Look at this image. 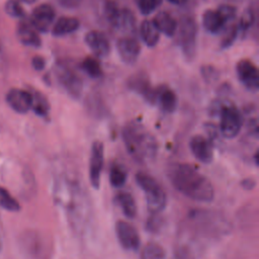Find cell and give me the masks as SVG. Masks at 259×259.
Masks as SVG:
<instances>
[{
  "label": "cell",
  "instance_id": "1",
  "mask_svg": "<svg viewBox=\"0 0 259 259\" xmlns=\"http://www.w3.org/2000/svg\"><path fill=\"white\" fill-rule=\"evenodd\" d=\"M167 177L178 192L192 200L210 202L214 197L211 182L190 164L178 162L169 164Z\"/></svg>",
  "mask_w": 259,
  "mask_h": 259
},
{
  "label": "cell",
  "instance_id": "2",
  "mask_svg": "<svg viewBox=\"0 0 259 259\" xmlns=\"http://www.w3.org/2000/svg\"><path fill=\"white\" fill-rule=\"evenodd\" d=\"M125 149L130 156L139 163L155 159L158 152L156 138L139 121H128L121 132Z\"/></svg>",
  "mask_w": 259,
  "mask_h": 259
},
{
  "label": "cell",
  "instance_id": "3",
  "mask_svg": "<svg viewBox=\"0 0 259 259\" xmlns=\"http://www.w3.org/2000/svg\"><path fill=\"white\" fill-rule=\"evenodd\" d=\"M19 246L29 259H51L54 254L52 238L37 230L24 231L19 237Z\"/></svg>",
  "mask_w": 259,
  "mask_h": 259
},
{
  "label": "cell",
  "instance_id": "4",
  "mask_svg": "<svg viewBox=\"0 0 259 259\" xmlns=\"http://www.w3.org/2000/svg\"><path fill=\"white\" fill-rule=\"evenodd\" d=\"M136 182L146 195L147 206L151 213H160L166 206L167 197L158 181L151 175L139 171L136 174Z\"/></svg>",
  "mask_w": 259,
  "mask_h": 259
},
{
  "label": "cell",
  "instance_id": "5",
  "mask_svg": "<svg viewBox=\"0 0 259 259\" xmlns=\"http://www.w3.org/2000/svg\"><path fill=\"white\" fill-rule=\"evenodd\" d=\"M221 135L226 139H234L239 135L243 125V117L240 110L232 103H224L220 108Z\"/></svg>",
  "mask_w": 259,
  "mask_h": 259
},
{
  "label": "cell",
  "instance_id": "6",
  "mask_svg": "<svg viewBox=\"0 0 259 259\" xmlns=\"http://www.w3.org/2000/svg\"><path fill=\"white\" fill-rule=\"evenodd\" d=\"M179 45L187 60H191L195 55L197 24L191 16H183L177 26Z\"/></svg>",
  "mask_w": 259,
  "mask_h": 259
},
{
  "label": "cell",
  "instance_id": "7",
  "mask_svg": "<svg viewBox=\"0 0 259 259\" xmlns=\"http://www.w3.org/2000/svg\"><path fill=\"white\" fill-rule=\"evenodd\" d=\"M104 163V147L100 141H94L91 147L89 163V179L93 188L100 186V177Z\"/></svg>",
  "mask_w": 259,
  "mask_h": 259
},
{
  "label": "cell",
  "instance_id": "8",
  "mask_svg": "<svg viewBox=\"0 0 259 259\" xmlns=\"http://www.w3.org/2000/svg\"><path fill=\"white\" fill-rule=\"evenodd\" d=\"M115 234L119 245L127 251H137L140 247V236L136 228L125 222L117 221L115 224Z\"/></svg>",
  "mask_w": 259,
  "mask_h": 259
},
{
  "label": "cell",
  "instance_id": "9",
  "mask_svg": "<svg viewBox=\"0 0 259 259\" xmlns=\"http://www.w3.org/2000/svg\"><path fill=\"white\" fill-rule=\"evenodd\" d=\"M236 72L240 82L250 91L256 92L259 88V73L257 67L248 59L240 60L236 65Z\"/></svg>",
  "mask_w": 259,
  "mask_h": 259
},
{
  "label": "cell",
  "instance_id": "10",
  "mask_svg": "<svg viewBox=\"0 0 259 259\" xmlns=\"http://www.w3.org/2000/svg\"><path fill=\"white\" fill-rule=\"evenodd\" d=\"M57 77L62 87L72 98L77 99L80 97L83 85L81 79L74 71L69 69L66 65H59Z\"/></svg>",
  "mask_w": 259,
  "mask_h": 259
},
{
  "label": "cell",
  "instance_id": "11",
  "mask_svg": "<svg viewBox=\"0 0 259 259\" xmlns=\"http://www.w3.org/2000/svg\"><path fill=\"white\" fill-rule=\"evenodd\" d=\"M56 17L54 7L48 3L37 5L31 12L30 23L38 32H47Z\"/></svg>",
  "mask_w": 259,
  "mask_h": 259
},
{
  "label": "cell",
  "instance_id": "12",
  "mask_svg": "<svg viewBox=\"0 0 259 259\" xmlns=\"http://www.w3.org/2000/svg\"><path fill=\"white\" fill-rule=\"evenodd\" d=\"M189 148L192 155L203 164H209L213 159L212 143L201 135L193 136L189 141Z\"/></svg>",
  "mask_w": 259,
  "mask_h": 259
},
{
  "label": "cell",
  "instance_id": "13",
  "mask_svg": "<svg viewBox=\"0 0 259 259\" xmlns=\"http://www.w3.org/2000/svg\"><path fill=\"white\" fill-rule=\"evenodd\" d=\"M127 86L131 90L141 94L144 99L154 104L157 101V88H153L146 75L136 74L132 76L127 81Z\"/></svg>",
  "mask_w": 259,
  "mask_h": 259
},
{
  "label": "cell",
  "instance_id": "14",
  "mask_svg": "<svg viewBox=\"0 0 259 259\" xmlns=\"http://www.w3.org/2000/svg\"><path fill=\"white\" fill-rule=\"evenodd\" d=\"M116 50L121 59L125 64H134L141 53V46L139 41L132 36H122L116 41Z\"/></svg>",
  "mask_w": 259,
  "mask_h": 259
},
{
  "label": "cell",
  "instance_id": "15",
  "mask_svg": "<svg viewBox=\"0 0 259 259\" xmlns=\"http://www.w3.org/2000/svg\"><path fill=\"white\" fill-rule=\"evenodd\" d=\"M6 102L14 111L18 113H26L31 109V92L23 89L12 88L6 94Z\"/></svg>",
  "mask_w": 259,
  "mask_h": 259
},
{
  "label": "cell",
  "instance_id": "16",
  "mask_svg": "<svg viewBox=\"0 0 259 259\" xmlns=\"http://www.w3.org/2000/svg\"><path fill=\"white\" fill-rule=\"evenodd\" d=\"M85 42L92 53L98 58L107 57L110 53V44L101 31H88L85 35Z\"/></svg>",
  "mask_w": 259,
  "mask_h": 259
},
{
  "label": "cell",
  "instance_id": "17",
  "mask_svg": "<svg viewBox=\"0 0 259 259\" xmlns=\"http://www.w3.org/2000/svg\"><path fill=\"white\" fill-rule=\"evenodd\" d=\"M16 35L19 41L27 47L38 48L41 45V39L38 31L32 26L29 20H21L16 27Z\"/></svg>",
  "mask_w": 259,
  "mask_h": 259
},
{
  "label": "cell",
  "instance_id": "18",
  "mask_svg": "<svg viewBox=\"0 0 259 259\" xmlns=\"http://www.w3.org/2000/svg\"><path fill=\"white\" fill-rule=\"evenodd\" d=\"M153 22L155 23L159 31L167 36H173L177 32V20L166 11H161L157 13L153 19Z\"/></svg>",
  "mask_w": 259,
  "mask_h": 259
},
{
  "label": "cell",
  "instance_id": "19",
  "mask_svg": "<svg viewBox=\"0 0 259 259\" xmlns=\"http://www.w3.org/2000/svg\"><path fill=\"white\" fill-rule=\"evenodd\" d=\"M161 109L166 113H172L175 111L178 103L175 92L165 86L157 88V101Z\"/></svg>",
  "mask_w": 259,
  "mask_h": 259
},
{
  "label": "cell",
  "instance_id": "20",
  "mask_svg": "<svg viewBox=\"0 0 259 259\" xmlns=\"http://www.w3.org/2000/svg\"><path fill=\"white\" fill-rule=\"evenodd\" d=\"M80 26V21L76 17L63 16L57 19L52 28V33L55 36H63L76 31Z\"/></svg>",
  "mask_w": 259,
  "mask_h": 259
},
{
  "label": "cell",
  "instance_id": "21",
  "mask_svg": "<svg viewBox=\"0 0 259 259\" xmlns=\"http://www.w3.org/2000/svg\"><path fill=\"white\" fill-rule=\"evenodd\" d=\"M226 22L222 18V16L219 14L217 10L207 9L202 14V26L203 28L210 33H218L220 32Z\"/></svg>",
  "mask_w": 259,
  "mask_h": 259
},
{
  "label": "cell",
  "instance_id": "22",
  "mask_svg": "<svg viewBox=\"0 0 259 259\" xmlns=\"http://www.w3.org/2000/svg\"><path fill=\"white\" fill-rule=\"evenodd\" d=\"M160 31L153 22V20L145 19L140 25V35L148 47H155L160 38Z\"/></svg>",
  "mask_w": 259,
  "mask_h": 259
},
{
  "label": "cell",
  "instance_id": "23",
  "mask_svg": "<svg viewBox=\"0 0 259 259\" xmlns=\"http://www.w3.org/2000/svg\"><path fill=\"white\" fill-rule=\"evenodd\" d=\"M115 200L127 219H134L137 214V204L130 192L120 191L116 194Z\"/></svg>",
  "mask_w": 259,
  "mask_h": 259
},
{
  "label": "cell",
  "instance_id": "24",
  "mask_svg": "<svg viewBox=\"0 0 259 259\" xmlns=\"http://www.w3.org/2000/svg\"><path fill=\"white\" fill-rule=\"evenodd\" d=\"M32 103H31V109L41 117H46L49 114L50 111V104L47 99V97L38 91H32Z\"/></svg>",
  "mask_w": 259,
  "mask_h": 259
},
{
  "label": "cell",
  "instance_id": "25",
  "mask_svg": "<svg viewBox=\"0 0 259 259\" xmlns=\"http://www.w3.org/2000/svg\"><path fill=\"white\" fill-rule=\"evenodd\" d=\"M166 251L156 242L148 243L141 252V259H166Z\"/></svg>",
  "mask_w": 259,
  "mask_h": 259
},
{
  "label": "cell",
  "instance_id": "26",
  "mask_svg": "<svg viewBox=\"0 0 259 259\" xmlns=\"http://www.w3.org/2000/svg\"><path fill=\"white\" fill-rule=\"evenodd\" d=\"M126 171L122 165L112 164L109 169V181L110 184L115 188H120L126 181Z\"/></svg>",
  "mask_w": 259,
  "mask_h": 259
},
{
  "label": "cell",
  "instance_id": "27",
  "mask_svg": "<svg viewBox=\"0 0 259 259\" xmlns=\"http://www.w3.org/2000/svg\"><path fill=\"white\" fill-rule=\"evenodd\" d=\"M81 69L91 78H99L102 76V69L98 60L94 57H86L81 62Z\"/></svg>",
  "mask_w": 259,
  "mask_h": 259
},
{
  "label": "cell",
  "instance_id": "28",
  "mask_svg": "<svg viewBox=\"0 0 259 259\" xmlns=\"http://www.w3.org/2000/svg\"><path fill=\"white\" fill-rule=\"evenodd\" d=\"M103 11H104V15L105 18L107 19V21L114 27L116 28L118 20H119V16H120V11L121 9L117 6V4L112 1V0H106L104 2V6H103Z\"/></svg>",
  "mask_w": 259,
  "mask_h": 259
},
{
  "label": "cell",
  "instance_id": "29",
  "mask_svg": "<svg viewBox=\"0 0 259 259\" xmlns=\"http://www.w3.org/2000/svg\"><path fill=\"white\" fill-rule=\"evenodd\" d=\"M0 206L9 211H18L20 209L19 202L9 193V191L0 186Z\"/></svg>",
  "mask_w": 259,
  "mask_h": 259
},
{
  "label": "cell",
  "instance_id": "30",
  "mask_svg": "<svg viewBox=\"0 0 259 259\" xmlns=\"http://www.w3.org/2000/svg\"><path fill=\"white\" fill-rule=\"evenodd\" d=\"M116 28L127 31H134V29L136 28V18L131 10L121 9Z\"/></svg>",
  "mask_w": 259,
  "mask_h": 259
},
{
  "label": "cell",
  "instance_id": "31",
  "mask_svg": "<svg viewBox=\"0 0 259 259\" xmlns=\"http://www.w3.org/2000/svg\"><path fill=\"white\" fill-rule=\"evenodd\" d=\"M4 10L9 16L15 18H22L25 15L24 9L19 0H7L4 5Z\"/></svg>",
  "mask_w": 259,
  "mask_h": 259
},
{
  "label": "cell",
  "instance_id": "32",
  "mask_svg": "<svg viewBox=\"0 0 259 259\" xmlns=\"http://www.w3.org/2000/svg\"><path fill=\"white\" fill-rule=\"evenodd\" d=\"M163 218L160 213H151L146 222V229L150 233H158L162 229Z\"/></svg>",
  "mask_w": 259,
  "mask_h": 259
},
{
  "label": "cell",
  "instance_id": "33",
  "mask_svg": "<svg viewBox=\"0 0 259 259\" xmlns=\"http://www.w3.org/2000/svg\"><path fill=\"white\" fill-rule=\"evenodd\" d=\"M237 34H238V26L233 24L231 26H229L226 31H225V34L222 38V41H221V48L222 49H228L229 47H231L236 37H237Z\"/></svg>",
  "mask_w": 259,
  "mask_h": 259
},
{
  "label": "cell",
  "instance_id": "34",
  "mask_svg": "<svg viewBox=\"0 0 259 259\" xmlns=\"http://www.w3.org/2000/svg\"><path fill=\"white\" fill-rule=\"evenodd\" d=\"M217 11L219 12V14L222 16V18L225 20V22H229L232 21L236 18V14H237V9L235 6L230 5V4H221Z\"/></svg>",
  "mask_w": 259,
  "mask_h": 259
},
{
  "label": "cell",
  "instance_id": "35",
  "mask_svg": "<svg viewBox=\"0 0 259 259\" xmlns=\"http://www.w3.org/2000/svg\"><path fill=\"white\" fill-rule=\"evenodd\" d=\"M255 19V15L253 12L252 8H248L247 10H245V12L242 14L240 21H239V28L242 31H247L253 24Z\"/></svg>",
  "mask_w": 259,
  "mask_h": 259
},
{
  "label": "cell",
  "instance_id": "36",
  "mask_svg": "<svg viewBox=\"0 0 259 259\" xmlns=\"http://www.w3.org/2000/svg\"><path fill=\"white\" fill-rule=\"evenodd\" d=\"M136 4L144 15L151 14L159 4V0H135Z\"/></svg>",
  "mask_w": 259,
  "mask_h": 259
},
{
  "label": "cell",
  "instance_id": "37",
  "mask_svg": "<svg viewBox=\"0 0 259 259\" xmlns=\"http://www.w3.org/2000/svg\"><path fill=\"white\" fill-rule=\"evenodd\" d=\"M201 76L206 82H214L219 78V72L218 70L212 66H202L200 68Z\"/></svg>",
  "mask_w": 259,
  "mask_h": 259
},
{
  "label": "cell",
  "instance_id": "38",
  "mask_svg": "<svg viewBox=\"0 0 259 259\" xmlns=\"http://www.w3.org/2000/svg\"><path fill=\"white\" fill-rule=\"evenodd\" d=\"M31 65L34 70L41 71L46 67V60L41 56H34L31 60Z\"/></svg>",
  "mask_w": 259,
  "mask_h": 259
},
{
  "label": "cell",
  "instance_id": "39",
  "mask_svg": "<svg viewBox=\"0 0 259 259\" xmlns=\"http://www.w3.org/2000/svg\"><path fill=\"white\" fill-rule=\"evenodd\" d=\"M57 2L68 9H75L77 7H79V5L81 4L82 0H57Z\"/></svg>",
  "mask_w": 259,
  "mask_h": 259
},
{
  "label": "cell",
  "instance_id": "40",
  "mask_svg": "<svg viewBox=\"0 0 259 259\" xmlns=\"http://www.w3.org/2000/svg\"><path fill=\"white\" fill-rule=\"evenodd\" d=\"M241 185L243 188H245L247 190H251L255 187L256 181L253 178H245L241 181Z\"/></svg>",
  "mask_w": 259,
  "mask_h": 259
},
{
  "label": "cell",
  "instance_id": "41",
  "mask_svg": "<svg viewBox=\"0 0 259 259\" xmlns=\"http://www.w3.org/2000/svg\"><path fill=\"white\" fill-rule=\"evenodd\" d=\"M170 3L172 4H175V5H182L184 4L187 0H168Z\"/></svg>",
  "mask_w": 259,
  "mask_h": 259
},
{
  "label": "cell",
  "instance_id": "42",
  "mask_svg": "<svg viewBox=\"0 0 259 259\" xmlns=\"http://www.w3.org/2000/svg\"><path fill=\"white\" fill-rule=\"evenodd\" d=\"M254 160H255V164H256V166H258V165H259V163H258V152H256V153H255Z\"/></svg>",
  "mask_w": 259,
  "mask_h": 259
},
{
  "label": "cell",
  "instance_id": "43",
  "mask_svg": "<svg viewBox=\"0 0 259 259\" xmlns=\"http://www.w3.org/2000/svg\"><path fill=\"white\" fill-rule=\"evenodd\" d=\"M20 1H22V2H24V3H26V4H31V3L35 2L36 0H20Z\"/></svg>",
  "mask_w": 259,
  "mask_h": 259
},
{
  "label": "cell",
  "instance_id": "44",
  "mask_svg": "<svg viewBox=\"0 0 259 259\" xmlns=\"http://www.w3.org/2000/svg\"><path fill=\"white\" fill-rule=\"evenodd\" d=\"M1 247H2V242H1V239H0V249H1Z\"/></svg>",
  "mask_w": 259,
  "mask_h": 259
},
{
  "label": "cell",
  "instance_id": "45",
  "mask_svg": "<svg viewBox=\"0 0 259 259\" xmlns=\"http://www.w3.org/2000/svg\"><path fill=\"white\" fill-rule=\"evenodd\" d=\"M1 49H2V46H1V42H0V52H1Z\"/></svg>",
  "mask_w": 259,
  "mask_h": 259
},
{
  "label": "cell",
  "instance_id": "46",
  "mask_svg": "<svg viewBox=\"0 0 259 259\" xmlns=\"http://www.w3.org/2000/svg\"><path fill=\"white\" fill-rule=\"evenodd\" d=\"M231 1H237V0H231Z\"/></svg>",
  "mask_w": 259,
  "mask_h": 259
}]
</instances>
